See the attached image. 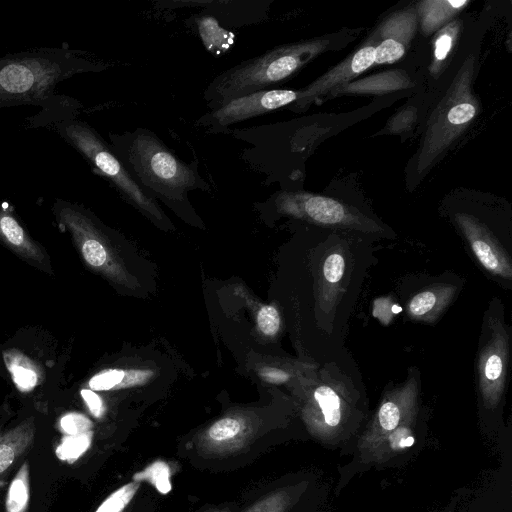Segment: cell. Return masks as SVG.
Returning a JSON list of instances; mask_svg holds the SVG:
<instances>
[{"mask_svg": "<svg viewBox=\"0 0 512 512\" xmlns=\"http://www.w3.org/2000/svg\"><path fill=\"white\" fill-rule=\"evenodd\" d=\"M105 68V63L68 44L0 56V108L18 105L41 107V113L31 120L35 126L52 125L77 117L80 103L57 94V86L76 74Z\"/></svg>", "mask_w": 512, "mask_h": 512, "instance_id": "cell-1", "label": "cell"}, {"mask_svg": "<svg viewBox=\"0 0 512 512\" xmlns=\"http://www.w3.org/2000/svg\"><path fill=\"white\" fill-rule=\"evenodd\" d=\"M110 146L137 183L154 199L176 203L188 192L209 189L195 165L178 158L154 133L137 128L109 134Z\"/></svg>", "mask_w": 512, "mask_h": 512, "instance_id": "cell-2", "label": "cell"}, {"mask_svg": "<svg viewBox=\"0 0 512 512\" xmlns=\"http://www.w3.org/2000/svg\"><path fill=\"white\" fill-rule=\"evenodd\" d=\"M326 46L323 39H315L275 47L217 75L203 98L212 110L231 99L267 90L289 79Z\"/></svg>", "mask_w": 512, "mask_h": 512, "instance_id": "cell-3", "label": "cell"}, {"mask_svg": "<svg viewBox=\"0 0 512 512\" xmlns=\"http://www.w3.org/2000/svg\"><path fill=\"white\" fill-rule=\"evenodd\" d=\"M473 72L474 57L469 55L432 111L415 160L417 176L425 174L477 116L479 103L472 91Z\"/></svg>", "mask_w": 512, "mask_h": 512, "instance_id": "cell-4", "label": "cell"}, {"mask_svg": "<svg viewBox=\"0 0 512 512\" xmlns=\"http://www.w3.org/2000/svg\"><path fill=\"white\" fill-rule=\"evenodd\" d=\"M52 127L96 174L105 178L125 199L157 220L162 219L163 213L156 200L137 183L111 146L92 126L72 117L55 122Z\"/></svg>", "mask_w": 512, "mask_h": 512, "instance_id": "cell-5", "label": "cell"}, {"mask_svg": "<svg viewBox=\"0 0 512 512\" xmlns=\"http://www.w3.org/2000/svg\"><path fill=\"white\" fill-rule=\"evenodd\" d=\"M510 354V333L499 299L487 308L477 355V384L482 402L496 406L505 391Z\"/></svg>", "mask_w": 512, "mask_h": 512, "instance_id": "cell-6", "label": "cell"}, {"mask_svg": "<svg viewBox=\"0 0 512 512\" xmlns=\"http://www.w3.org/2000/svg\"><path fill=\"white\" fill-rule=\"evenodd\" d=\"M279 210L317 225L360 231L383 233L375 221L330 197L307 192H281L276 197Z\"/></svg>", "mask_w": 512, "mask_h": 512, "instance_id": "cell-7", "label": "cell"}, {"mask_svg": "<svg viewBox=\"0 0 512 512\" xmlns=\"http://www.w3.org/2000/svg\"><path fill=\"white\" fill-rule=\"evenodd\" d=\"M299 91L290 89H267L231 99L218 108L203 115L197 125L210 132H220L229 125L273 112L293 104Z\"/></svg>", "mask_w": 512, "mask_h": 512, "instance_id": "cell-8", "label": "cell"}, {"mask_svg": "<svg viewBox=\"0 0 512 512\" xmlns=\"http://www.w3.org/2000/svg\"><path fill=\"white\" fill-rule=\"evenodd\" d=\"M455 222L481 266L491 275L510 282L511 255L489 228L467 213H457Z\"/></svg>", "mask_w": 512, "mask_h": 512, "instance_id": "cell-9", "label": "cell"}, {"mask_svg": "<svg viewBox=\"0 0 512 512\" xmlns=\"http://www.w3.org/2000/svg\"><path fill=\"white\" fill-rule=\"evenodd\" d=\"M373 64H375V46L362 47L307 87L299 90V97L291 104V108L297 111L307 108L313 101L338 86L350 82Z\"/></svg>", "mask_w": 512, "mask_h": 512, "instance_id": "cell-10", "label": "cell"}, {"mask_svg": "<svg viewBox=\"0 0 512 512\" xmlns=\"http://www.w3.org/2000/svg\"><path fill=\"white\" fill-rule=\"evenodd\" d=\"M418 24L416 8L406 7L389 15L378 28L375 63L391 64L405 54Z\"/></svg>", "mask_w": 512, "mask_h": 512, "instance_id": "cell-11", "label": "cell"}, {"mask_svg": "<svg viewBox=\"0 0 512 512\" xmlns=\"http://www.w3.org/2000/svg\"><path fill=\"white\" fill-rule=\"evenodd\" d=\"M0 243L30 265L52 273L49 256L31 238L8 203L0 204Z\"/></svg>", "mask_w": 512, "mask_h": 512, "instance_id": "cell-12", "label": "cell"}, {"mask_svg": "<svg viewBox=\"0 0 512 512\" xmlns=\"http://www.w3.org/2000/svg\"><path fill=\"white\" fill-rule=\"evenodd\" d=\"M344 384L342 380L335 379L330 375L327 377L324 374V380H321L313 388L311 403L320 413L327 427H337L342 420L346 407Z\"/></svg>", "mask_w": 512, "mask_h": 512, "instance_id": "cell-13", "label": "cell"}, {"mask_svg": "<svg viewBox=\"0 0 512 512\" xmlns=\"http://www.w3.org/2000/svg\"><path fill=\"white\" fill-rule=\"evenodd\" d=\"M34 418L29 417L0 437V481L33 446Z\"/></svg>", "mask_w": 512, "mask_h": 512, "instance_id": "cell-14", "label": "cell"}, {"mask_svg": "<svg viewBox=\"0 0 512 512\" xmlns=\"http://www.w3.org/2000/svg\"><path fill=\"white\" fill-rule=\"evenodd\" d=\"M412 85L409 76L402 70L385 71L366 78L350 81L330 91V95L339 94H384L405 89Z\"/></svg>", "mask_w": 512, "mask_h": 512, "instance_id": "cell-15", "label": "cell"}, {"mask_svg": "<svg viewBox=\"0 0 512 512\" xmlns=\"http://www.w3.org/2000/svg\"><path fill=\"white\" fill-rule=\"evenodd\" d=\"M455 294V286H431L418 292L410 299L407 305V313L413 319L432 322L448 306Z\"/></svg>", "mask_w": 512, "mask_h": 512, "instance_id": "cell-16", "label": "cell"}, {"mask_svg": "<svg viewBox=\"0 0 512 512\" xmlns=\"http://www.w3.org/2000/svg\"><path fill=\"white\" fill-rule=\"evenodd\" d=\"M469 3L468 0H424L417 3L422 34L430 35L440 30Z\"/></svg>", "mask_w": 512, "mask_h": 512, "instance_id": "cell-17", "label": "cell"}, {"mask_svg": "<svg viewBox=\"0 0 512 512\" xmlns=\"http://www.w3.org/2000/svg\"><path fill=\"white\" fill-rule=\"evenodd\" d=\"M3 355L6 367L20 390L28 391L39 384L40 369L32 359L18 350H8Z\"/></svg>", "mask_w": 512, "mask_h": 512, "instance_id": "cell-18", "label": "cell"}, {"mask_svg": "<svg viewBox=\"0 0 512 512\" xmlns=\"http://www.w3.org/2000/svg\"><path fill=\"white\" fill-rule=\"evenodd\" d=\"M460 22L454 20L442 27L433 43L432 61L429 67L431 75L437 78L446 65V60L453 49L459 33Z\"/></svg>", "mask_w": 512, "mask_h": 512, "instance_id": "cell-19", "label": "cell"}, {"mask_svg": "<svg viewBox=\"0 0 512 512\" xmlns=\"http://www.w3.org/2000/svg\"><path fill=\"white\" fill-rule=\"evenodd\" d=\"M29 464L25 461L10 483L6 497V512H26L30 498Z\"/></svg>", "mask_w": 512, "mask_h": 512, "instance_id": "cell-20", "label": "cell"}, {"mask_svg": "<svg viewBox=\"0 0 512 512\" xmlns=\"http://www.w3.org/2000/svg\"><path fill=\"white\" fill-rule=\"evenodd\" d=\"M135 482L149 481L161 494L171 491L170 469L163 461H156L141 472L133 475Z\"/></svg>", "mask_w": 512, "mask_h": 512, "instance_id": "cell-21", "label": "cell"}, {"mask_svg": "<svg viewBox=\"0 0 512 512\" xmlns=\"http://www.w3.org/2000/svg\"><path fill=\"white\" fill-rule=\"evenodd\" d=\"M139 488L138 482H130L110 494L95 512H122Z\"/></svg>", "mask_w": 512, "mask_h": 512, "instance_id": "cell-22", "label": "cell"}, {"mask_svg": "<svg viewBox=\"0 0 512 512\" xmlns=\"http://www.w3.org/2000/svg\"><path fill=\"white\" fill-rule=\"evenodd\" d=\"M91 439V431L79 435H70L59 446L57 454L63 459L75 460L88 449Z\"/></svg>", "mask_w": 512, "mask_h": 512, "instance_id": "cell-23", "label": "cell"}, {"mask_svg": "<svg viewBox=\"0 0 512 512\" xmlns=\"http://www.w3.org/2000/svg\"><path fill=\"white\" fill-rule=\"evenodd\" d=\"M242 425L237 418L226 417L215 422L208 435L215 442H226L234 439L241 431Z\"/></svg>", "mask_w": 512, "mask_h": 512, "instance_id": "cell-24", "label": "cell"}, {"mask_svg": "<svg viewBox=\"0 0 512 512\" xmlns=\"http://www.w3.org/2000/svg\"><path fill=\"white\" fill-rule=\"evenodd\" d=\"M125 372L120 369H108L95 374L89 380L91 390L106 391L121 385L125 379Z\"/></svg>", "mask_w": 512, "mask_h": 512, "instance_id": "cell-25", "label": "cell"}, {"mask_svg": "<svg viewBox=\"0 0 512 512\" xmlns=\"http://www.w3.org/2000/svg\"><path fill=\"white\" fill-rule=\"evenodd\" d=\"M345 259L342 254L333 252L329 254L323 263V278L326 283L336 284L344 275Z\"/></svg>", "mask_w": 512, "mask_h": 512, "instance_id": "cell-26", "label": "cell"}, {"mask_svg": "<svg viewBox=\"0 0 512 512\" xmlns=\"http://www.w3.org/2000/svg\"><path fill=\"white\" fill-rule=\"evenodd\" d=\"M257 324L263 334L274 336L280 327L278 310L272 305L262 306L257 314Z\"/></svg>", "mask_w": 512, "mask_h": 512, "instance_id": "cell-27", "label": "cell"}, {"mask_svg": "<svg viewBox=\"0 0 512 512\" xmlns=\"http://www.w3.org/2000/svg\"><path fill=\"white\" fill-rule=\"evenodd\" d=\"M61 428L69 435H79L90 432L92 422L82 414H68L61 420Z\"/></svg>", "mask_w": 512, "mask_h": 512, "instance_id": "cell-28", "label": "cell"}, {"mask_svg": "<svg viewBox=\"0 0 512 512\" xmlns=\"http://www.w3.org/2000/svg\"><path fill=\"white\" fill-rule=\"evenodd\" d=\"M414 118L415 111L409 108L400 112L393 119H391L388 127L393 132L403 131L411 125V123L414 121Z\"/></svg>", "mask_w": 512, "mask_h": 512, "instance_id": "cell-29", "label": "cell"}, {"mask_svg": "<svg viewBox=\"0 0 512 512\" xmlns=\"http://www.w3.org/2000/svg\"><path fill=\"white\" fill-rule=\"evenodd\" d=\"M81 395L90 412L95 417H100L104 412V405L101 398L93 390L89 389H83Z\"/></svg>", "mask_w": 512, "mask_h": 512, "instance_id": "cell-30", "label": "cell"}, {"mask_svg": "<svg viewBox=\"0 0 512 512\" xmlns=\"http://www.w3.org/2000/svg\"><path fill=\"white\" fill-rule=\"evenodd\" d=\"M282 506V497L274 495L261 500L248 512H279Z\"/></svg>", "mask_w": 512, "mask_h": 512, "instance_id": "cell-31", "label": "cell"}, {"mask_svg": "<svg viewBox=\"0 0 512 512\" xmlns=\"http://www.w3.org/2000/svg\"><path fill=\"white\" fill-rule=\"evenodd\" d=\"M262 378L274 384L284 383L289 381L291 374L284 369L267 367L260 371Z\"/></svg>", "mask_w": 512, "mask_h": 512, "instance_id": "cell-32", "label": "cell"}, {"mask_svg": "<svg viewBox=\"0 0 512 512\" xmlns=\"http://www.w3.org/2000/svg\"><path fill=\"white\" fill-rule=\"evenodd\" d=\"M414 443V438L408 431L402 428L393 438V446L398 448L409 447Z\"/></svg>", "mask_w": 512, "mask_h": 512, "instance_id": "cell-33", "label": "cell"}]
</instances>
